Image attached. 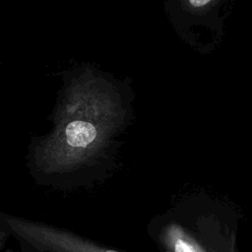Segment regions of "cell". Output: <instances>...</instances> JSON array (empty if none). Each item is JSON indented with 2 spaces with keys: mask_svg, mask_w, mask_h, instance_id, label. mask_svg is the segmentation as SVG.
<instances>
[{
  "mask_svg": "<svg viewBox=\"0 0 252 252\" xmlns=\"http://www.w3.org/2000/svg\"><path fill=\"white\" fill-rule=\"evenodd\" d=\"M211 0H189V3L191 6L195 7V8H200L205 6L206 4H208Z\"/></svg>",
  "mask_w": 252,
  "mask_h": 252,
  "instance_id": "2",
  "label": "cell"
},
{
  "mask_svg": "<svg viewBox=\"0 0 252 252\" xmlns=\"http://www.w3.org/2000/svg\"><path fill=\"white\" fill-rule=\"evenodd\" d=\"M65 133L67 143L72 147H86L96 136V130L93 124L80 120L69 123Z\"/></svg>",
  "mask_w": 252,
  "mask_h": 252,
  "instance_id": "1",
  "label": "cell"
},
{
  "mask_svg": "<svg viewBox=\"0 0 252 252\" xmlns=\"http://www.w3.org/2000/svg\"><path fill=\"white\" fill-rule=\"evenodd\" d=\"M105 252H115V251H111V250H109V251H105Z\"/></svg>",
  "mask_w": 252,
  "mask_h": 252,
  "instance_id": "3",
  "label": "cell"
}]
</instances>
